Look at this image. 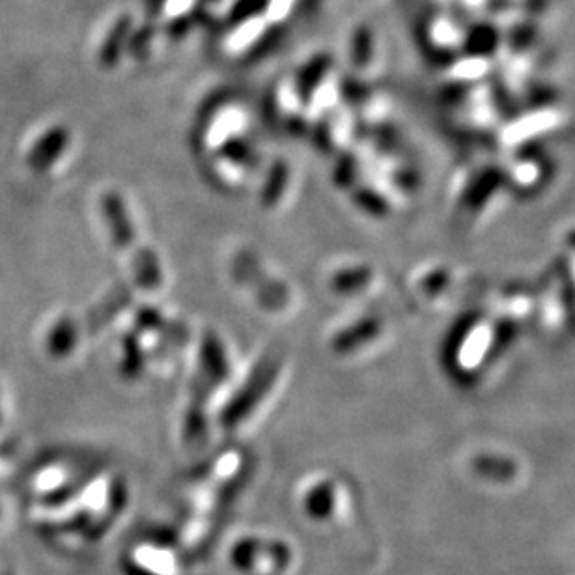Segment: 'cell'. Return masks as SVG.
Instances as JSON below:
<instances>
[{
    "label": "cell",
    "instance_id": "1",
    "mask_svg": "<svg viewBox=\"0 0 575 575\" xmlns=\"http://www.w3.org/2000/svg\"><path fill=\"white\" fill-rule=\"evenodd\" d=\"M232 566L245 575H286L295 564L294 549L282 538L241 536L228 551Z\"/></svg>",
    "mask_w": 575,
    "mask_h": 575
},
{
    "label": "cell",
    "instance_id": "2",
    "mask_svg": "<svg viewBox=\"0 0 575 575\" xmlns=\"http://www.w3.org/2000/svg\"><path fill=\"white\" fill-rule=\"evenodd\" d=\"M127 570L129 575H176L178 561L170 547L141 544L131 551Z\"/></svg>",
    "mask_w": 575,
    "mask_h": 575
},
{
    "label": "cell",
    "instance_id": "3",
    "mask_svg": "<svg viewBox=\"0 0 575 575\" xmlns=\"http://www.w3.org/2000/svg\"><path fill=\"white\" fill-rule=\"evenodd\" d=\"M129 27H131L129 17H122L114 25L111 34L107 36V40L103 43V49H101V62L105 66H113L114 62L120 57L122 47L126 45L127 38H129V30H131Z\"/></svg>",
    "mask_w": 575,
    "mask_h": 575
},
{
    "label": "cell",
    "instance_id": "4",
    "mask_svg": "<svg viewBox=\"0 0 575 575\" xmlns=\"http://www.w3.org/2000/svg\"><path fill=\"white\" fill-rule=\"evenodd\" d=\"M269 0H239L232 10V21L234 23H245L249 19H254L264 8H267Z\"/></svg>",
    "mask_w": 575,
    "mask_h": 575
},
{
    "label": "cell",
    "instance_id": "5",
    "mask_svg": "<svg viewBox=\"0 0 575 575\" xmlns=\"http://www.w3.org/2000/svg\"><path fill=\"white\" fill-rule=\"evenodd\" d=\"M372 47V36L366 29L357 30L355 38H353V57L357 62H365Z\"/></svg>",
    "mask_w": 575,
    "mask_h": 575
},
{
    "label": "cell",
    "instance_id": "6",
    "mask_svg": "<svg viewBox=\"0 0 575 575\" xmlns=\"http://www.w3.org/2000/svg\"><path fill=\"white\" fill-rule=\"evenodd\" d=\"M193 0H167L165 2V12L170 17H182L189 8H191Z\"/></svg>",
    "mask_w": 575,
    "mask_h": 575
},
{
    "label": "cell",
    "instance_id": "7",
    "mask_svg": "<svg viewBox=\"0 0 575 575\" xmlns=\"http://www.w3.org/2000/svg\"><path fill=\"white\" fill-rule=\"evenodd\" d=\"M292 0H269V12L273 14V17H282V15L288 12Z\"/></svg>",
    "mask_w": 575,
    "mask_h": 575
}]
</instances>
